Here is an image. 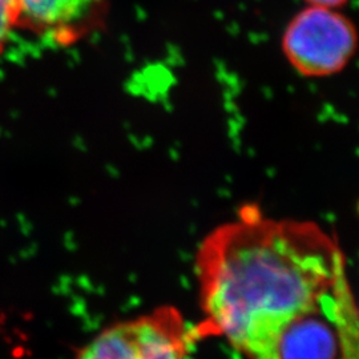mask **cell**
Wrapping results in <instances>:
<instances>
[{
  "mask_svg": "<svg viewBox=\"0 0 359 359\" xmlns=\"http://www.w3.org/2000/svg\"><path fill=\"white\" fill-rule=\"evenodd\" d=\"M194 270L204 313L197 338L224 337L248 359H276L283 330L348 286L334 236L314 221L269 217L256 204L206 234Z\"/></svg>",
  "mask_w": 359,
  "mask_h": 359,
  "instance_id": "obj_1",
  "label": "cell"
},
{
  "mask_svg": "<svg viewBox=\"0 0 359 359\" xmlns=\"http://www.w3.org/2000/svg\"><path fill=\"white\" fill-rule=\"evenodd\" d=\"M357 46L354 23L335 8L309 6L295 15L283 32V55L305 77L342 72L354 57Z\"/></svg>",
  "mask_w": 359,
  "mask_h": 359,
  "instance_id": "obj_2",
  "label": "cell"
},
{
  "mask_svg": "<svg viewBox=\"0 0 359 359\" xmlns=\"http://www.w3.org/2000/svg\"><path fill=\"white\" fill-rule=\"evenodd\" d=\"M196 339L177 309L161 306L107 327L75 359H185Z\"/></svg>",
  "mask_w": 359,
  "mask_h": 359,
  "instance_id": "obj_3",
  "label": "cell"
},
{
  "mask_svg": "<svg viewBox=\"0 0 359 359\" xmlns=\"http://www.w3.org/2000/svg\"><path fill=\"white\" fill-rule=\"evenodd\" d=\"M108 10L109 0H18V27L72 46L99 31Z\"/></svg>",
  "mask_w": 359,
  "mask_h": 359,
  "instance_id": "obj_4",
  "label": "cell"
},
{
  "mask_svg": "<svg viewBox=\"0 0 359 359\" xmlns=\"http://www.w3.org/2000/svg\"><path fill=\"white\" fill-rule=\"evenodd\" d=\"M353 293L350 285L322 308L292 322L281 334L276 359H337L341 353L339 311Z\"/></svg>",
  "mask_w": 359,
  "mask_h": 359,
  "instance_id": "obj_5",
  "label": "cell"
},
{
  "mask_svg": "<svg viewBox=\"0 0 359 359\" xmlns=\"http://www.w3.org/2000/svg\"><path fill=\"white\" fill-rule=\"evenodd\" d=\"M339 359H358V318L354 306L344 309L339 316Z\"/></svg>",
  "mask_w": 359,
  "mask_h": 359,
  "instance_id": "obj_6",
  "label": "cell"
},
{
  "mask_svg": "<svg viewBox=\"0 0 359 359\" xmlns=\"http://www.w3.org/2000/svg\"><path fill=\"white\" fill-rule=\"evenodd\" d=\"M18 27V0H0V52Z\"/></svg>",
  "mask_w": 359,
  "mask_h": 359,
  "instance_id": "obj_7",
  "label": "cell"
},
{
  "mask_svg": "<svg viewBox=\"0 0 359 359\" xmlns=\"http://www.w3.org/2000/svg\"><path fill=\"white\" fill-rule=\"evenodd\" d=\"M309 6H317V7H326V8H338L346 4L348 0H305Z\"/></svg>",
  "mask_w": 359,
  "mask_h": 359,
  "instance_id": "obj_8",
  "label": "cell"
}]
</instances>
